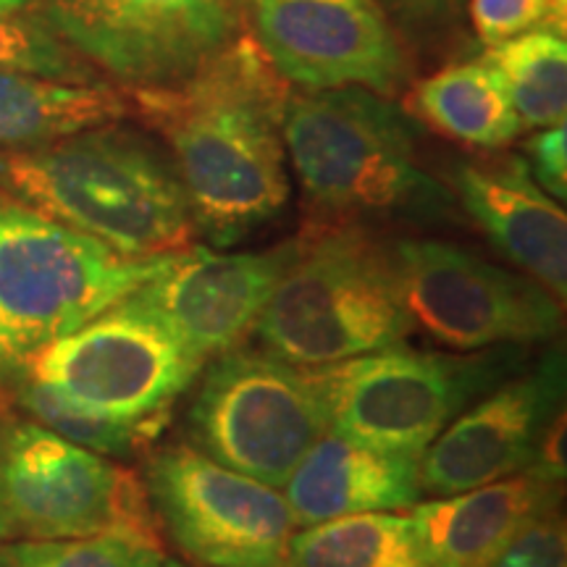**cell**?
Masks as SVG:
<instances>
[{
	"label": "cell",
	"mask_w": 567,
	"mask_h": 567,
	"mask_svg": "<svg viewBox=\"0 0 567 567\" xmlns=\"http://www.w3.org/2000/svg\"><path fill=\"white\" fill-rule=\"evenodd\" d=\"M292 252L295 239L245 252L189 245L130 300L189 352L213 360L255 334Z\"/></svg>",
	"instance_id": "cell-14"
},
{
	"label": "cell",
	"mask_w": 567,
	"mask_h": 567,
	"mask_svg": "<svg viewBox=\"0 0 567 567\" xmlns=\"http://www.w3.org/2000/svg\"><path fill=\"white\" fill-rule=\"evenodd\" d=\"M34 0H0V13H13L24 11L27 6H32Z\"/></svg>",
	"instance_id": "cell-31"
},
{
	"label": "cell",
	"mask_w": 567,
	"mask_h": 567,
	"mask_svg": "<svg viewBox=\"0 0 567 567\" xmlns=\"http://www.w3.org/2000/svg\"><path fill=\"white\" fill-rule=\"evenodd\" d=\"M523 352H439L392 344L323 365L331 431L384 452L421 455L473 402L509 379Z\"/></svg>",
	"instance_id": "cell-6"
},
{
	"label": "cell",
	"mask_w": 567,
	"mask_h": 567,
	"mask_svg": "<svg viewBox=\"0 0 567 567\" xmlns=\"http://www.w3.org/2000/svg\"><path fill=\"white\" fill-rule=\"evenodd\" d=\"M34 17L126 90L168 87L245 32L247 0H34Z\"/></svg>",
	"instance_id": "cell-10"
},
{
	"label": "cell",
	"mask_w": 567,
	"mask_h": 567,
	"mask_svg": "<svg viewBox=\"0 0 567 567\" xmlns=\"http://www.w3.org/2000/svg\"><path fill=\"white\" fill-rule=\"evenodd\" d=\"M563 405L565 350L555 347L536 368L505 379L446 425L423 452L421 488L450 496L528 471Z\"/></svg>",
	"instance_id": "cell-15"
},
{
	"label": "cell",
	"mask_w": 567,
	"mask_h": 567,
	"mask_svg": "<svg viewBox=\"0 0 567 567\" xmlns=\"http://www.w3.org/2000/svg\"><path fill=\"white\" fill-rule=\"evenodd\" d=\"M205 360L130 297L34 354L19 375L51 384L101 413L145 421L172 413Z\"/></svg>",
	"instance_id": "cell-12"
},
{
	"label": "cell",
	"mask_w": 567,
	"mask_h": 567,
	"mask_svg": "<svg viewBox=\"0 0 567 567\" xmlns=\"http://www.w3.org/2000/svg\"><path fill=\"white\" fill-rule=\"evenodd\" d=\"M0 193L126 258L174 255L197 234L172 155L122 122L0 151Z\"/></svg>",
	"instance_id": "cell-2"
},
{
	"label": "cell",
	"mask_w": 567,
	"mask_h": 567,
	"mask_svg": "<svg viewBox=\"0 0 567 567\" xmlns=\"http://www.w3.org/2000/svg\"><path fill=\"white\" fill-rule=\"evenodd\" d=\"M17 402L42 429L103 457L137 455L147 450L172 421V413L145 417V421H124V417L84 408L61 394L59 389L34 381L30 375H17Z\"/></svg>",
	"instance_id": "cell-23"
},
{
	"label": "cell",
	"mask_w": 567,
	"mask_h": 567,
	"mask_svg": "<svg viewBox=\"0 0 567 567\" xmlns=\"http://www.w3.org/2000/svg\"><path fill=\"white\" fill-rule=\"evenodd\" d=\"M505 82L523 130H549L567 116V42L551 30H530L481 55Z\"/></svg>",
	"instance_id": "cell-22"
},
{
	"label": "cell",
	"mask_w": 567,
	"mask_h": 567,
	"mask_svg": "<svg viewBox=\"0 0 567 567\" xmlns=\"http://www.w3.org/2000/svg\"><path fill=\"white\" fill-rule=\"evenodd\" d=\"M563 473L534 465L471 492L436 496L410 509L423 567H492L534 523L557 513Z\"/></svg>",
	"instance_id": "cell-17"
},
{
	"label": "cell",
	"mask_w": 567,
	"mask_h": 567,
	"mask_svg": "<svg viewBox=\"0 0 567 567\" xmlns=\"http://www.w3.org/2000/svg\"><path fill=\"white\" fill-rule=\"evenodd\" d=\"M396 30L413 34H442L457 24L463 0H381Z\"/></svg>",
	"instance_id": "cell-29"
},
{
	"label": "cell",
	"mask_w": 567,
	"mask_h": 567,
	"mask_svg": "<svg viewBox=\"0 0 567 567\" xmlns=\"http://www.w3.org/2000/svg\"><path fill=\"white\" fill-rule=\"evenodd\" d=\"M392 243L365 224L313 218L276 284L255 337L295 365L323 368L405 342Z\"/></svg>",
	"instance_id": "cell-4"
},
{
	"label": "cell",
	"mask_w": 567,
	"mask_h": 567,
	"mask_svg": "<svg viewBox=\"0 0 567 567\" xmlns=\"http://www.w3.org/2000/svg\"><path fill=\"white\" fill-rule=\"evenodd\" d=\"M392 252L413 329L452 350L542 344L563 331V300L528 274L442 239H396Z\"/></svg>",
	"instance_id": "cell-9"
},
{
	"label": "cell",
	"mask_w": 567,
	"mask_h": 567,
	"mask_svg": "<svg viewBox=\"0 0 567 567\" xmlns=\"http://www.w3.org/2000/svg\"><path fill=\"white\" fill-rule=\"evenodd\" d=\"M6 413V405L3 400H0V415ZM13 536V526H11V517H9V509H6V502H3V492H0V544H6L9 538Z\"/></svg>",
	"instance_id": "cell-30"
},
{
	"label": "cell",
	"mask_w": 567,
	"mask_h": 567,
	"mask_svg": "<svg viewBox=\"0 0 567 567\" xmlns=\"http://www.w3.org/2000/svg\"><path fill=\"white\" fill-rule=\"evenodd\" d=\"M410 111L444 137L499 151L523 132L505 82L484 59L452 63L415 84Z\"/></svg>",
	"instance_id": "cell-20"
},
{
	"label": "cell",
	"mask_w": 567,
	"mask_h": 567,
	"mask_svg": "<svg viewBox=\"0 0 567 567\" xmlns=\"http://www.w3.org/2000/svg\"><path fill=\"white\" fill-rule=\"evenodd\" d=\"M329 425L321 371L250 347L213 358L189 408L200 452L274 488H284Z\"/></svg>",
	"instance_id": "cell-7"
},
{
	"label": "cell",
	"mask_w": 567,
	"mask_h": 567,
	"mask_svg": "<svg viewBox=\"0 0 567 567\" xmlns=\"http://www.w3.org/2000/svg\"><path fill=\"white\" fill-rule=\"evenodd\" d=\"M0 492L13 536H122L163 549L158 515L137 473L9 410L0 415Z\"/></svg>",
	"instance_id": "cell-8"
},
{
	"label": "cell",
	"mask_w": 567,
	"mask_h": 567,
	"mask_svg": "<svg viewBox=\"0 0 567 567\" xmlns=\"http://www.w3.org/2000/svg\"><path fill=\"white\" fill-rule=\"evenodd\" d=\"M0 71L48 76L63 82H92L95 71L51 27L13 11L0 13Z\"/></svg>",
	"instance_id": "cell-25"
},
{
	"label": "cell",
	"mask_w": 567,
	"mask_h": 567,
	"mask_svg": "<svg viewBox=\"0 0 567 567\" xmlns=\"http://www.w3.org/2000/svg\"><path fill=\"white\" fill-rule=\"evenodd\" d=\"M530 174L549 197L565 203L567 197V130L565 124L538 130L526 142V155Z\"/></svg>",
	"instance_id": "cell-28"
},
{
	"label": "cell",
	"mask_w": 567,
	"mask_h": 567,
	"mask_svg": "<svg viewBox=\"0 0 567 567\" xmlns=\"http://www.w3.org/2000/svg\"><path fill=\"white\" fill-rule=\"evenodd\" d=\"M163 549L122 536L24 538L0 544V567H161Z\"/></svg>",
	"instance_id": "cell-24"
},
{
	"label": "cell",
	"mask_w": 567,
	"mask_h": 567,
	"mask_svg": "<svg viewBox=\"0 0 567 567\" xmlns=\"http://www.w3.org/2000/svg\"><path fill=\"white\" fill-rule=\"evenodd\" d=\"M284 488L297 528L344 515L410 509L423 494L421 455L375 450L329 429Z\"/></svg>",
	"instance_id": "cell-18"
},
{
	"label": "cell",
	"mask_w": 567,
	"mask_h": 567,
	"mask_svg": "<svg viewBox=\"0 0 567 567\" xmlns=\"http://www.w3.org/2000/svg\"><path fill=\"white\" fill-rule=\"evenodd\" d=\"M132 116L126 90L0 71V151H30Z\"/></svg>",
	"instance_id": "cell-19"
},
{
	"label": "cell",
	"mask_w": 567,
	"mask_h": 567,
	"mask_svg": "<svg viewBox=\"0 0 567 567\" xmlns=\"http://www.w3.org/2000/svg\"><path fill=\"white\" fill-rule=\"evenodd\" d=\"M168 258H126L0 193V381L155 279Z\"/></svg>",
	"instance_id": "cell-5"
},
{
	"label": "cell",
	"mask_w": 567,
	"mask_h": 567,
	"mask_svg": "<svg viewBox=\"0 0 567 567\" xmlns=\"http://www.w3.org/2000/svg\"><path fill=\"white\" fill-rule=\"evenodd\" d=\"M292 163L316 218L439 224L450 189L425 168L413 116L363 87L292 92L284 122Z\"/></svg>",
	"instance_id": "cell-3"
},
{
	"label": "cell",
	"mask_w": 567,
	"mask_h": 567,
	"mask_svg": "<svg viewBox=\"0 0 567 567\" xmlns=\"http://www.w3.org/2000/svg\"><path fill=\"white\" fill-rule=\"evenodd\" d=\"M284 567H423L408 515L360 513L292 536Z\"/></svg>",
	"instance_id": "cell-21"
},
{
	"label": "cell",
	"mask_w": 567,
	"mask_h": 567,
	"mask_svg": "<svg viewBox=\"0 0 567 567\" xmlns=\"http://www.w3.org/2000/svg\"><path fill=\"white\" fill-rule=\"evenodd\" d=\"M565 523L559 513H551L523 530L492 567H565Z\"/></svg>",
	"instance_id": "cell-27"
},
{
	"label": "cell",
	"mask_w": 567,
	"mask_h": 567,
	"mask_svg": "<svg viewBox=\"0 0 567 567\" xmlns=\"http://www.w3.org/2000/svg\"><path fill=\"white\" fill-rule=\"evenodd\" d=\"M455 197L509 264L565 300L567 216L538 187L523 155L463 161L452 172Z\"/></svg>",
	"instance_id": "cell-16"
},
{
	"label": "cell",
	"mask_w": 567,
	"mask_h": 567,
	"mask_svg": "<svg viewBox=\"0 0 567 567\" xmlns=\"http://www.w3.org/2000/svg\"><path fill=\"white\" fill-rule=\"evenodd\" d=\"M126 92L132 113L166 142L195 231L210 247L229 250L281 216L292 87L250 30L182 82Z\"/></svg>",
	"instance_id": "cell-1"
},
{
	"label": "cell",
	"mask_w": 567,
	"mask_h": 567,
	"mask_svg": "<svg viewBox=\"0 0 567 567\" xmlns=\"http://www.w3.org/2000/svg\"><path fill=\"white\" fill-rule=\"evenodd\" d=\"M247 24L274 69L305 92L363 87L394 97L410 80L381 0H247Z\"/></svg>",
	"instance_id": "cell-13"
},
{
	"label": "cell",
	"mask_w": 567,
	"mask_h": 567,
	"mask_svg": "<svg viewBox=\"0 0 567 567\" xmlns=\"http://www.w3.org/2000/svg\"><path fill=\"white\" fill-rule=\"evenodd\" d=\"M145 486L158 523L203 567H284L297 523L274 486L231 471L189 444L147 460Z\"/></svg>",
	"instance_id": "cell-11"
},
{
	"label": "cell",
	"mask_w": 567,
	"mask_h": 567,
	"mask_svg": "<svg viewBox=\"0 0 567 567\" xmlns=\"http://www.w3.org/2000/svg\"><path fill=\"white\" fill-rule=\"evenodd\" d=\"M471 21L484 48L538 27L565 34V0H471Z\"/></svg>",
	"instance_id": "cell-26"
},
{
	"label": "cell",
	"mask_w": 567,
	"mask_h": 567,
	"mask_svg": "<svg viewBox=\"0 0 567 567\" xmlns=\"http://www.w3.org/2000/svg\"><path fill=\"white\" fill-rule=\"evenodd\" d=\"M161 567H189V565L179 563V559H163V565H161Z\"/></svg>",
	"instance_id": "cell-32"
}]
</instances>
